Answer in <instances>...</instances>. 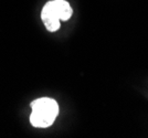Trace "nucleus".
Here are the masks:
<instances>
[{
  "label": "nucleus",
  "instance_id": "f257e3e1",
  "mask_svg": "<svg viewBox=\"0 0 148 138\" xmlns=\"http://www.w3.org/2000/svg\"><path fill=\"white\" fill-rule=\"evenodd\" d=\"M32 112L30 114V123L38 128H47L51 126L59 114V105L56 100L42 97L34 100L30 104Z\"/></svg>",
  "mask_w": 148,
  "mask_h": 138
},
{
  "label": "nucleus",
  "instance_id": "f03ea898",
  "mask_svg": "<svg viewBox=\"0 0 148 138\" xmlns=\"http://www.w3.org/2000/svg\"><path fill=\"white\" fill-rule=\"evenodd\" d=\"M73 10L65 0H52L45 3L41 11V20L50 32L60 29V20L66 21L72 17Z\"/></svg>",
  "mask_w": 148,
  "mask_h": 138
}]
</instances>
